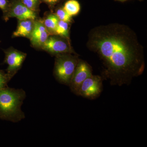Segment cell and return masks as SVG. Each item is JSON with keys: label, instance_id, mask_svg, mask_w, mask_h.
<instances>
[{"label": "cell", "instance_id": "cell-1", "mask_svg": "<svg viewBox=\"0 0 147 147\" xmlns=\"http://www.w3.org/2000/svg\"><path fill=\"white\" fill-rule=\"evenodd\" d=\"M95 49L105 66L102 78L110 85H129L144 68L142 54L129 40L117 32L100 33L93 39Z\"/></svg>", "mask_w": 147, "mask_h": 147}, {"label": "cell", "instance_id": "cell-10", "mask_svg": "<svg viewBox=\"0 0 147 147\" xmlns=\"http://www.w3.org/2000/svg\"><path fill=\"white\" fill-rule=\"evenodd\" d=\"M35 20L30 19L18 20L17 28L13 32L12 37H23L30 39L34 27Z\"/></svg>", "mask_w": 147, "mask_h": 147}, {"label": "cell", "instance_id": "cell-3", "mask_svg": "<svg viewBox=\"0 0 147 147\" xmlns=\"http://www.w3.org/2000/svg\"><path fill=\"white\" fill-rule=\"evenodd\" d=\"M79 60L77 57L71 53L56 55L54 69L56 80L69 86Z\"/></svg>", "mask_w": 147, "mask_h": 147}, {"label": "cell", "instance_id": "cell-8", "mask_svg": "<svg viewBox=\"0 0 147 147\" xmlns=\"http://www.w3.org/2000/svg\"><path fill=\"white\" fill-rule=\"evenodd\" d=\"M92 75L90 66L87 63L79 60L69 86L71 91L76 94L82 83Z\"/></svg>", "mask_w": 147, "mask_h": 147}, {"label": "cell", "instance_id": "cell-13", "mask_svg": "<svg viewBox=\"0 0 147 147\" xmlns=\"http://www.w3.org/2000/svg\"><path fill=\"white\" fill-rule=\"evenodd\" d=\"M55 35L69 39L68 23L59 20L55 30Z\"/></svg>", "mask_w": 147, "mask_h": 147}, {"label": "cell", "instance_id": "cell-7", "mask_svg": "<svg viewBox=\"0 0 147 147\" xmlns=\"http://www.w3.org/2000/svg\"><path fill=\"white\" fill-rule=\"evenodd\" d=\"M4 52L5 58L4 62L8 65L7 73L12 78L21 68L26 57L27 54L13 47L4 50Z\"/></svg>", "mask_w": 147, "mask_h": 147}, {"label": "cell", "instance_id": "cell-20", "mask_svg": "<svg viewBox=\"0 0 147 147\" xmlns=\"http://www.w3.org/2000/svg\"><path fill=\"white\" fill-rule=\"evenodd\" d=\"M0 42H1V41H0Z\"/></svg>", "mask_w": 147, "mask_h": 147}, {"label": "cell", "instance_id": "cell-11", "mask_svg": "<svg viewBox=\"0 0 147 147\" xmlns=\"http://www.w3.org/2000/svg\"><path fill=\"white\" fill-rule=\"evenodd\" d=\"M43 24L50 35H55V30L59 19L55 14L47 15L42 20Z\"/></svg>", "mask_w": 147, "mask_h": 147}, {"label": "cell", "instance_id": "cell-5", "mask_svg": "<svg viewBox=\"0 0 147 147\" xmlns=\"http://www.w3.org/2000/svg\"><path fill=\"white\" fill-rule=\"evenodd\" d=\"M16 18L18 20L37 19V13L32 11L26 6L21 0H13L9 3L8 9L3 14L5 21L10 18Z\"/></svg>", "mask_w": 147, "mask_h": 147}, {"label": "cell", "instance_id": "cell-17", "mask_svg": "<svg viewBox=\"0 0 147 147\" xmlns=\"http://www.w3.org/2000/svg\"><path fill=\"white\" fill-rule=\"evenodd\" d=\"M9 3L7 0H0V9L3 11V14L8 9Z\"/></svg>", "mask_w": 147, "mask_h": 147}, {"label": "cell", "instance_id": "cell-19", "mask_svg": "<svg viewBox=\"0 0 147 147\" xmlns=\"http://www.w3.org/2000/svg\"><path fill=\"white\" fill-rule=\"evenodd\" d=\"M118 1H125V0H118Z\"/></svg>", "mask_w": 147, "mask_h": 147}, {"label": "cell", "instance_id": "cell-14", "mask_svg": "<svg viewBox=\"0 0 147 147\" xmlns=\"http://www.w3.org/2000/svg\"><path fill=\"white\" fill-rule=\"evenodd\" d=\"M23 4L28 8L36 13L39 11V0H21Z\"/></svg>", "mask_w": 147, "mask_h": 147}, {"label": "cell", "instance_id": "cell-9", "mask_svg": "<svg viewBox=\"0 0 147 147\" xmlns=\"http://www.w3.org/2000/svg\"><path fill=\"white\" fill-rule=\"evenodd\" d=\"M50 35L42 20H35L34 27L30 38L32 46L40 49Z\"/></svg>", "mask_w": 147, "mask_h": 147}, {"label": "cell", "instance_id": "cell-18", "mask_svg": "<svg viewBox=\"0 0 147 147\" xmlns=\"http://www.w3.org/2000/svg\"><path fill=\"white\" fill-rule=\"evenodd\" d=\"M43 2L50 6L53 5L58 2L60 0H42Z\"/></svg>", "mask_w": 147, "mask_h": 147}, {"label": "cell", "instance_id": "cell-16", "mask_svg": "<svg viewBox=\"0 0 147 147\" xmlns=\"http://www.w3.org/2000/svg\"><path fill=\"white\" fill-rule=\"evenodd\" d=\"M11 79L7 73L0 69V90L7 86V83Z\"/></svg>", "mask_w": 147, "mask_h": 147}, {"label": "cell", "instance_id": "cell-12", "mask_svg": "<svg viewBox=\"0 0 147 147\" xmlns=\"http://www.w3.org/2000/svg\"><path fill=\"white\" fill-rule=\"evenodd\" d=\"M63 9L70 16H75L80 11V4L76 0H69L65 3Z\"/></svg>", "mask_w": 147, "mask_h": 147}, {"label": "cell", "instance_id": "cell-2", "mask_svg": "<svg viewBox=\"0 0 147 147\" xmlns=\"http://www.w3.org/2000/svg\"><path fill=\"white\" fill-rule=\"evenodd\" d=\"M26 96L22 89L6 86L0 90V119L13 123L25 119L21 106Z\"/></svg>", "mask_w": 147, "mask_h": 147}, {"label": "cell", "instance_id": "cell-4", "mask_svg": "<svg viewBox=\"0 0 147 147\" xmlns=\"http://www.w3.org/2000/svg\"><path fill=\"white\" fill-rule=\"evenodd\" d=\"M102 76L92 75L82 83L76 95L91 100L97 98L102 92Z\"/></svg>", "mask_w": 147, "mask_h": 147}, {"label": "cell", "instance_id": "cell-6", "mask_svg": "<svg viewBox=\"0 0 147 147\" xmlns=\"http://www.w3.org/2000/svg\"><path fill=\"white\" fill-rule=\"evenodd\" d=\"M40 49L55 56L73 53L68 39L57 35L49 36Z\"/></svg>", "mask_w": 147, "mask_h": 147}, {"label": "cell", "instance_id": "cell-15", "mask_svg": "<svg viewBox=\"0 0 147 147\" xmlns=\"http://www.w3.org/2000/svg\"><path fill=\"white\" fill-rule=\"evenodd\" d=\"M55 15L57 17L59 20L69 23L71 20V16L67 13L63 8H60L56 11Z\"/></svg>", "mask_w": 147, "mask_h": 147}]
</instances>
